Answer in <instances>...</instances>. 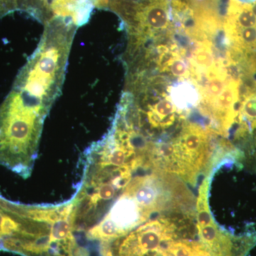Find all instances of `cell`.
<instances>
[{
  "label": "cell",
  "instance_id": "4",
  "mask_svg": "<svg viewBox=\"0 0 256 256\" xmlns=\"http://www.w3.org/2000/svg\"><path fill=\"white\" fill-rule=\"evenodd\" d=\"M192 65L195 67L200 66V68L210 69L215 65L210 46L208 42L202 45L195 52L194 56V64H192Z\"/></svg>",
  "mask_w": 256,
  "mask_h": 256
},
{
  "label": "cell",
  "instance_id": "3",
  "mask_svg": "<svg viewBox=\"0 0 256 256\" xmlns=\"http://www.w3.org/2000/svg\"><path fill=\"white\" fill-rule=\"evenodd\" d=\"M108 0H42L38 21L62 18L79 28L88 22L95 8H108Z\"/></svg>",
  "mask_w": 256,
  "mask_h": 256
},
{
  "label": "cell",
  "instance_id": "6",
  "mask_svg": "<svg viewBox=\"0 0 256 256\" xmlns=\"http://www.w3.org/2000/svg\"><path fill=\"white\" fill-rule=\"evenodd\" d=\"M238 1L242 2L244 3H248V4H252L254 2H256V0H238Z\"/></svg>",
  "mask_w": 256,
  "mask_h": 256
},
{
  "label": "cell",
  "instance_id": "5",
  "mask_svg": "<svg viewBox=\"0 0 256 256\" xmlns=\"http://www.w3.org/2000/svg\"><path fill=\"white\" fill-rule=\"evenodd\" d=\"M170 72L174 76L188 78V66L180 57L175 58L170 66Z\"/></svg>",
  "mask_w": 256,
  "mask_h": 256
},
{
  "label": "cell",
  "instance_id": "2",
  "mask_svg": "<svg viewBox=\"0 0 256 256\" xmlns=\"http://www.w3.org/2000/svg\"><path fill=\"white\" fill-rule=\"evenodd\" d=\"M210 178L202 184L196 200V229L200 242L212 256H236L234 252L236 242L232 234L218 226L214 220L208 206Z\"/></svg>",
  "mask_w": 256,
  "mask_h": 256
},
{
  "label": "cell",
  "instance_id": "1",
  "mask_svg": "<svg viewBox=\"0 0 256 256\" xmlns=\"http://www.w3.org/2000/svg\"><path fill=\"white\" fill-rule=\"evenodd\" d=\"M48 114L12 89L0 105V164L22 178L31 176Z\"/></svg>",
  "mask_w": 256,
  "mask_h": 256
}]
</instances>
